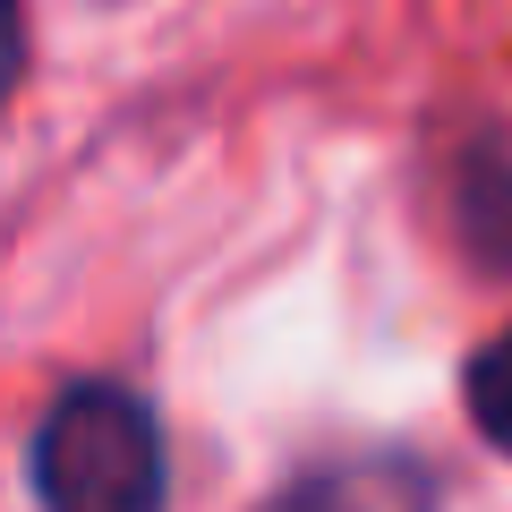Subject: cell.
Returning a JSON list of instances; mask_svg holds the SVG:
<instances>
[{
  "instance_id": "obj_2",
  "label": "cell",
  "mask_w": 512,
  "mask_h": 512,
  "mask_svg": "<svg viewBox=\"0 0 512 512\" xmlns=\"http://www.w3.org/2000/svg\"><path fill=\"white\" fill-rule=\"evenodd\" d=\"M256 512H436V470L410 453H367V461H325L291 478Z\"/></svg>"
},
{
  "instance_id": "obj_3",
  "label": "cell",
  "mask_w": 512,
  "mask_h": 512,
  "mask_svg": "<svg viewBox=\"0 0 512 512\" xmlns=\"http://www.w3.org/2000/svg\"><path fill=\"white\" fill-rule=\"evenodd\" d=\"M461 410H470V427L512 461V325L470 350V367H461Z\"/></svg>"
},
{
  "instance_id": "obj_1",
  "label": "cell",
  "mask_w": 512,
  "mask_h": 512,
  "mask_svg": "<svg viewBox=\"0 0 512 512\" xmlns=\"http://www.w3.org/2000/svg\"><path fill=\"white\" fill-rule=\"evenodd\" d=\"M43 512H163V427L128 384H69L26 453Z\"/></svg>"
}]
</instances>
